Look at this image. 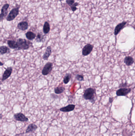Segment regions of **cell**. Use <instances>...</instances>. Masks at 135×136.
Masks as SVG:
<instances>
[{
	"instance_id": "obj_3",
	"label": "cell",
	"mask_w": 135,
	"mask_h": 136,
	"mask_svg": "<svg viewBox=\"0 0 135 136\" xmlns=\"http://www.w3.org/2000/svg\"><path fill=\"white\" fill-rule=\"evenodd\" d=\"M19 7L14 8L10 12L6 18V20L8 21H11L16 18L17 15L19 14Z\"/></svg>"
},
{
	"instance_id": "obj_27",
	"label": "cell",
	"mask_w": 135,
	"mask_h": 136,
	"mask_svg": "<svg viewBox=\"0 0 135 136\" xmlns=\"http://www.w3.org/2000/svg\"><path fill=\"white\" fill-rule=\"evenodd\" d=\"M3 65H4V64L3 63H2V62H0V66H3Z\"/></svg>"
},
{
	"instance_id": "obj_18",
	"label": "cell",
	"mask_w": 135,
	"mask_h": 136,
	"mask_svg": "<svg viewBox=\"0 0 135 136\" xmlns=\"http://www.w3.org/2000/svg\"><path fill=\"white\" fill-rule=\"evenodd\" d=\"M10 53V49L5 45H2L0 47V53L1 55Z\"/></svg>"
},
{
	"instance_id": "obj_28",
	"label": "cell",
	"mask_w": 135,
	"mask_h": 136,
	"mask_svg": "<svg viewBox=\"0 0 135 136\" xmlns=\"http://www.w3.org/2000/svg\"><path fill=\"white\" fill-rule=\"evenodd\" d=\"M2 114H0V119H2Z\"/></svg>"
},
{
	"instance_id": "obj_11",
	"label": "cell",
	"mask_w": 135,
	"mask_h": 136,
	"mask_svg": "<svg viewBox=\"0 0 135 136\" xmlns=\"http://www.w3.org/2000/svg\"><path fill=\"white\" fill-rule=\"evenodd\" d=\"M75 108V105L74 104H69L66 106L63 107L60 109L59 110L63 112H69L74 110Z\"/></svg>"
},
{
	"instance_id": "obj_6",
	"label": "cell",
	"mask_w": 135,
	"mask_h": 136,
	"mask_svg": "<svg viewBox=\"0 0 135 136\" xmlns=\"http://www.w3.org/2000/svg\"><path fill=\"white\" fill-rule=\"evenodd\" d=\"M131 91L130 88H121L119 90H117L116 92V94L118 96H126Z\"/></svg>"
},
{
	"instance_id": "obj_9",
	"label": "cell",
	"mask_w": 135,
	"mask_h": 136,
	"mask_svg": "<svg viewBox=\"0 0 135 136\" xmlns=\"http://www.w3.org/2000/svg\"><path fill=\"white\" fill-rule=\"evenodd\" d=\"M9 7V5L8 4H6L2 7L1 10V14L0 15V20H2L4 17L7 15L8 13V9Z\"/></svg>"
},
{
	"instance_id": "obj_8",
	"label": "cell",
	"mask_w": 135,
	"mask_h": 136,
	"mask_svg": "<svg viewBox=\"0 0 135 136\" xmlns=\"http://www.w3.org/2000/svg\"><path fill=\"white\" fill-rule=\"evenodd\" d=\"M12 70L13 68L11 67H8L6 69V70H5V72H4L3 75H2V82L7 79L11 76L12 73Z\"/></svg>"
},
{
	"instance_id": "obj_13",
	"label": "cell",
	"mask_w": 135,
	"mask_h": 136,
	"mask_svg": "<svg viewBox=\"0 0 135 136\" xmlns=\"http://www.w3.org/2000/svg\"><path fill=\"white\" fill-rule=\"evenodd\" d=\"M28 23L25 21L20 22L18 25V28L22 31H25L28 28Z\"/></svg>"
},
{
	"instance_id": "obj_25",
	"label": "cell",
	"mask_w": 135,
	"mask_h": 136,
	"mask_svg": "<svg viewBox=\"0 0 135 136\" xmlns=\"http://www.w3.org/2000/svg\"><path fill=\"white\" fill-rule=\"evenodd\" d=\"M66 2L68 5L70 6L71 7L73 6L74 3V0H67Z\"/></svg>"
},
{
	"instance_id": "obj_1",
	"label": "cell",
	"mask_w": 135,
	"mask_h": 136,
	"mask_svg": "<svg viewBox=\"0 0 135 136\" xmlns=\"http://www.w3.org/2000/svg\"><path fill=\"white\" fill-rule=\"evenodd\" d=\"M96 96V90L92 88H89L86 89L83 95L85 100H88L92 103H94L95 102Z\"/></svg>"
},
{
	"instance_id": "obj_7",
	"label": "cell",
	"mask_w": 135,
	"mask_h": 136,
	"mask_svg": "<svg viewBox=\"0 0 135 136\" xmlns=\"http://www.w3.org/2000/svg\"><path fill=\"white\" fill-rule=\"evenodd\" d=\"M14 118L16 120L21 122H27L28 121V118L26 117L25 115L21 113H18L15 114Z\"/></svg>"
},
{
	"instance_id": "obj_26",
	"label": "cell",
	"mask_w": 135,
	"mask_h": 136,
	"mask_svg": "<svg viewBox=\"0 0 135 136\" xmlns=\"http://www.w3.org/2000/svg\"><path fill=\"white\" fill-rule=\"evenodd\" d=\"M127 86V83H121L119 86V88H124L125 87H126Z\"/></svg>"
},
{
	"instance_id": "obj_10",
	"label": "cell",
	"mask_w": 135,
	"mask_h": 136,
	"mask_svg": "<svg viewBox=\"0 0 135 136\" xmlns=\"http://www.w3.org/2000/svg\"><path fill=\"white\" fill-rule=\"evenodd\" d=\"M127 23V22L126 21H123L122 22L118 24V25L115 27V31H114V34L115 35H117L118 33H119L123 29L125 25H126Z\"/></svg>"
},
{
	"instance_id": "obj_24",
	"label": "cell",
	"mask_w": 135,
	"mask_h": 136,
	"mask_svg": "<svg viewBox=\"0 0 135 136\" xmlns=\"http://www.w3.org/2000/svg\"><path fill=\"white\" fill-rule=\"evenodd\" d=\"M78 5H79V4L77 2H76V3H74V4L73 6H71V9L72 11L74 12L77 10V8L76 7L78 6Z\"/></svg>"
},
{
	"instance_id": "obj_15",
	"label": "cell",
	"mask_w": 135,
	"mask_h": 136,
	"mask_svg": "<svg viewBox=\"0 0 135 136\" xmlns=\"http://www.w3.org/2000/svg\"><path fill=\"white\" fill-rule=\"evenodd\" d=\"M124 62L127 66H131L134 63V59L131 56H127L124 59Z\"/></svg>"
},
{
	"instance_id": "obj_17",
	"label": "cell",
	"mask_w": 135,
	"mask_h": 136,
	"mask_svg": "<svg viewBox=\"0 0 135 136\" xmlns=\"http://www.w3.org/2000/svg\"><path fill=\"white\" fill-rule=\"evenodd\" d=\"M25 36H26V38L29 40H31V41L34 40V39H35L37 37V35L35 34L31 31L27 32L25 34Z\"/></svg>"
},
{
	"instance_id": "obj_14",
	"label": "cell",
	"mask_w": 135,
	"mask_h": 136,
	"mask_svg": "<svg viewBox=\"0 0 135 136\" xmlns=\"http://www.w3.org/2000/svg\"><path fill=\"white\" fill-rule=\"evenodd\" d=\"M7 44L9 48L12 49H15L17 50L18 48V45L16 41L11 40H8L7 41Z\"/></svg>"
},
{
	"instance_id": "obj_2",
	"label": "cell",
	"mask_w": 135,
	"mask_h": 136,
	"mask_svg": "<svg viewBox=\"0 0 135 136\" xmlns=\"http://www.w3.org/2000/svg\"><path fill=\"white\" fill-rule=\"evenodd\" d=\"M16 41L18 45V48L16 50H27L33 45L31 42L24 39H18Z\"/></svg>"
},
{
	"instance_id": "obj_21",
	"label": "cell",
	"mask_w": 135,
	"mask_h": 136,
	"mask_svg": "<svg viewBox=\"0 0 135 136\" xmlns=\"http://www.w3.org/2000/svg\"><path fill=\"white\" fill-rule=\"evenodd\" d=\"M65 90V88L64 86H57L54 88V92L56 94H61V93H63Z\"/></svg>"
},
{
	"instance_id": "obj_4",
	"label": "cell",
	"mask_w": 135,
	"mask_h": 136,
	"mask_svg": "<svg viewBox=\"0 0 135 136\" xmlns=\"http://www.w3.org/2000/svg\"><path fill=\"white\" fill-rule=\"evenodd\" d=\"M53 68V63L51 62H47L44 67L43 68L42 71V74L44 76H46L50 74L52 71Z\"/></svg>"
},
{
	"instance_id": "obj_20",
	"label": "cell",
	"mask_w": 135,
	"mask_h": 136,
	"mask_svg": "<svg viewBox=\"0 0 135 136\" xmlns=\"http://www.w3.org/2000/svg\"><path fill=\"white\" fill-rule=\"evenodd\" d=\"M50 24L48 22H46L44 24L43 28V31L44 34H47L50 32Z\"/></svg>"
},
{
	"instance_id": "obj_12",
	"label": "cell",
	"mask_w": 135,
	"mask_h": 136,
	"mask_svg": "<svg viewBox=\"0 0 135 136\" xmlns=\"http://www.w3.org/2000/svg\"><path fill=\"white\" fill-rule=\"evenodd\" d=\"M52 48L50 46H49L46 48L45 52L43 56V59L44 60L47 61L49 59L51 54H52Z\"/></svg>"
},
{
	"instance_id": "obj_19",
	"label": "cell",
	"mask_w": 135,
	"mask_h": 136,
	"mask_svg": "<svg viewBox=\"0 0 135 136\" xmlns=\"http://www.w3.org/2000/svg\"><path fill=\"white\" fill-rule=\"evenodd\" d=\"M45 36L41 34L38 33V35H37L35 41L37 43H41V42H44L45 41Z\"/></svg>"
},
{
	"instance_id": "obj_5",
	"label": "cell",
	"mask_w": 135,
	"mask_h": 136,
	"mask_svg": "<svg viewBox=\"0 0 135 136\" xmlns=\"http://www.w3.org/2000/svg\"><path fill=\"white\" fill-rule=\"evenodd\" d=\"M93 45L90 44H87L84 47L82 50V54L84 56H86L89 55L93 49Z\"/></svg>"
},
{
	"instance_id": "obj_16",
	"label": "cell",
	"mask_w": 135,
	"mask_h": 136,
	"mask_svg": "<svg viewBox=\"0 0 135 136\" xmlns=\"http://www.w3.org/2000/svg\"><path fill=\"white\" fill-rule=\"evenodd\" d=\"M38 128L37 125L34 123L30 124L27 127V128L26 129V133H29L35 131L36 129Z\"/></svg>"
},
{
	"instance_id": "obj_29",
	"label": "cell",
	"mask_w": 135,
	"mask_h": 136,
	"mask_svg": "<svg viewBox=\"0 0 135 136\" xmlns=\"http://www.w3.org/2000/svg\"><path fill=\"white\" fill-rule=\"evenodd\" d=\"M60 0V1H61V0Z\"/></svg>"
},
{
	"instance_id": "obj_23",
	"label": "cell",
	"mask_w": 135,
	"mask_h": 136,
	"mask_svg": "<svg viewBox=\"0 0 135 136\" xmlns=\"http://www.w3.org/2000/svg\"><path fill=\"white\" fill-rule=\"evenodd\" d=\"M76 79L79 81H84V77L82 75H77L75 77Z\"/></svg>"
},
{
	"instance_id": "obj_22",
	"label": "cell",
	"mask_w": 135,
	"mask_h": 136,
	"mask_svg": "<svg viewBox=\"0 0 135 136\" xmlns=\"http://www.w3.org/2000/svg\"><path fill=\"white\" fill-rule=\"evenodd\" d=\"M71 78V74L70 73H67L64 76L63 78V82L65 84H68L70 81Z\"/></svg>"
}]
</instances>
